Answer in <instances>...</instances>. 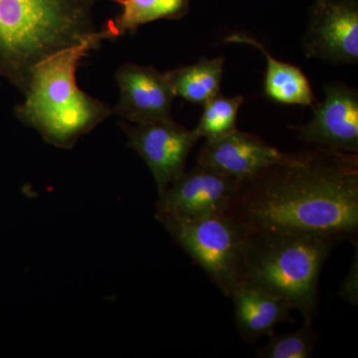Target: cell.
<instances>
[{
	"label": "cell",
	"mask_w": 358,
	"mask_h": 358,
	"mask_svg": "<svg viewBox=\"0 0 358 358\" xmlns=\"http://www.w3.org/2000/svg\"><path fill=\"white\" fill-rule=\"evenodd\" d=\"M107 39L109 35L103 28L82 43L45 59L32 70L23 92L24 102L16 108V115L49 145L74 148L80 138L113 115L109 106L82 91L76 79L82 59Z\"/></svg>",
	"instance_id": "7a4b0ae2"
},
{
	"label": "cell",
	"mask_w": 358,
	"mask_h": 358,
	"mask_svg": "<svg viewBox=\"0 0 358 358\" xmlns=\"http://www.w3.org/2000/svg\"><path fill=\"white\" fill-rule=\"evenodd\" d=\"M282 152L254 134L236 131L205 141L197 164L245 182L281 159Z\"/></svg>",
	"instance_id": "8fae6325"
},
{
	"label": "cell",
	"mask_w": 358,
	"mask_h": 358,
	"mask_svg": "<svg viewBox=\"0 0 358 358\" xmlns=\"http://www.w3.org/2000/svg\"><path fill=\"white\" fill-rule=\"evenodd\" d=\"M308 58L334 64L358 60L357 0H315L303 38Z\"/></svg>",
	"instance_id": "ba28073f"
},
{
	"label": "cell",
	"mask_w": 358,
	"mask_h": 358,
	"mask_svg": "<svg viewBox=\"0 0 358 358\" xmlns=\"http://www.w3.org/2000/svg\"><path fill=\"white\" fill-rule=\"evenodd\" d=\"M119 102L112 114L134 124L164 121L171 117L174 96L166 73L154 67L124 64L115 72Z\"/></svg>",
	"instance_id": "30bf717a"
},
{
	"label": "cell",
	"mask_w": 358,
	"mask_h": 358,
	"mask_svg": "<svg viewBox=\"0 0 358 358\" xmlns=\"http://www.w3.org/2000/svg\"><path fill=\"white\" fill-rule=\"evenodd\" d=\"M326 98L308 124L296 127L299 138L315 147L358 152V94L343 83L324 86Z\"/></svg>",
	"instance_id": "9c48e42d"
},
{
	"label": "cell",
	"mask_w": 358,
	"mask_h": 358,
	"mask_svg": "<svg viewBox=\"0 0 358 358\" xmlns=\"http://www.w3.org/2000/svg\"><path fill=\"white\" fill-rule=\"evenodd\" d=\"M244 100L243 96H225L218 94L205 103L203 113L194 129L199 138L215 140L236 131L238 112Z\"/></svg>",
	"instance_id": "2e32d148"
},
{
	"label": "cell",
	"mask_w": 358,
	"mask_h": 358,
	"mask_svg": "<svg viewBox=\"0 0 358 358\" xmlns=\"http://www.w3.org/2000/svg\"><path fill=\"white\" fill-rule=\"evenodd\" d=\"M122 127L129 147L145 160L154 176L159 195L185 173L186 159L199 140L194 129L183 128L173 119Z\"/></svg>",
	"instance_id": "8992f818"
},
{
	"label": "cell",
	"mask_w": 358,
	"mask_h": 358,
	"mask_svg": "<svg viewBox=\"0 0 358 358\" xmlns=\"http://www.w3.org/2000/svg\"><path fill=\"white\" fill-rule=\"evenodd\" d=\"M91 7L79 0H0V74L24 92L39 63L98 31Z\"/></svg>",
	"instance_id": "3957f363"
},
{
	"label": "cell",
	"mask_w": 358,
	"mask_h": 358,
	"mask_svg": "<svg viewBox=\"0 0 358 358\" xmlns=\"http://www.w3.org/2000/svg\"><path fill=\"white\" fill-rule=\"evenodd\" d=\"M122 6L117 17L103 29L109 39L136 32L141 25L160 20H180L188 13L190 0H114Z\"/></svg>",
	"instance_id": "9a60e30c"
},
{
	"label": "cell",
	"mask_w": 358,
	"mask_h": 358,
	"mask_svg": "<svg viewBox=\"0 0 358 358\" xmlns=\"http://www.w3.org/2000/svg\"><path fill=\"white\" fill-rule=\"evenodd\" d=\"M240 183L197 164L159 195L155 218L194 219L226 213Z\"/></svg>",
	"instance_id": "52a82bcc"
},
{
	"label": "cell",
	"mask_w": 358,
	"mask_h": 358,
	"mask_svg": "<svg viewBox=\"0 0 358 358\" xmlns=\"http://www.w3.org/2000/svg\"><path fill=\"white\" fill-rule=\"evenodd\" d=\"M223 68V57H202L196 64L182 66L166 74L174 96L204 105L220 94Z\"/></svg>",
	"instance_id": "5bb4252c"
},
{
	"label": "cell",
	"mask_w": 358,
	"mask_h": 358,
	"mask_svg": "<svg viewBox=\"0 0 358 358\" xmlns=\"http://www.w3.org/2000/svg\"><path fill=\"white\" fill-rule=\"evenodd\" d=\"M338 296L353 307L358 305V249H355L352 266L339 287Z\"/></svg>",
	"instance_id": "ac0fdd59"
},
{
	"label": "cell",
	"mask_w": 358,
	"mask_h": 358,
	"mask_svg": "<svg viewBox=\"0 0 358 358\" xmlns=\"http://www.w3.org/2000/svg\"><path fill=\"white\" fill-rule=\"evenodd\" d=\"M79 1L88 2V3H93L96 0H79Z\"/></svg>",
	"instance_id": "d6986e66"
},
{
	"label": "cell",
	"mask_w": 358,
	"mask_h": 358,
	"mask_svg": "<svg viewBox=\"0 0 358 358\" xmlns=\"http://www.w3.org/2000/svg\"><path fill=\"white\" fill-rule=\"evenodd\" d=\"M157 219L219 291L230 298L242 282L246 241L243 227L226 213Z\"/></svg>",
	"instance_id": "5b68a950"
},
{
	"label": "cell",
	"mask_w": 358,
	"mask_h": 358,
	"mask_svg": "<svg viewBox=\"0 0 358 358\" xmlns=\"http://www.w3.org/2000/svg\"><path fill=\"white\" fill-rule=\"evenodd\" d=\"M234 303V319L242 338L256 343L263 336H271L275 327L289 317V303L253 285L241 282L230 296Z\"/></svg>",
	"instance_id": "7c38bea8"
},
{
	"label": "cell",
	"mask_w": 358,
	"mask_h": 358,
	"mask_svg": "<svg viewBox=\"0 0 358 358\" xmlns=\"http://www.w3.org/2000/svg\"><path fill=\"white\" fill-rule=\"evenodd\" d=\"M339 238L307 233L246 232L242 282L274 294L313 320L324 262Z\"/></svg>",
	"instance_id": "277c9868"
},
{
	"label": "cell",
	"mask_w": 358,
	"mask_h": 358,
	"mask_svg": "<svg viewBox=\"0 0 358 358\" xmlns=\"http://www.w3.org/2000/svg\"><path fill=\"white\" fill-rule=\"evenodd\" d=\"M313 320H306L303 327L294 333L275 334L263 348L257 350L260 358H308L312 357L317 336L313 329Z\"/></svg>",
	"instance_id": "e0dca14e"
},
{
	"label": "cell",
	"mask_w": 358,
	"mask_h": 358,
	"mask_svg": "<svg viewBox=\"0 0 358 358\" xmlns=\"http://www.w3.org/2000/svg\"><path fill=\"white\" fill-rule=\"evenodd\" d=\"M226 214L246 232L350 239L358 230V155L315 147L284 154L240 183Z\"/></svg>",
	"instance_id": "6da1fadb"
},
{
	"label": "cell",
	"mask_w": 358,
	"mask_h": 358,
	"mask_svg": "<svg viewBox=\"0 0 358 358\" xmlns=\"http://www.w3.org/2000/svg\"><path fill=\"white\" fill-rule=\"evenodd\" d=\"M228 43L251 45L262 52L267 61L264 93L270 100L285 105L313 107L315 95L305 73L296 66L272 57L260 42L244 33H234L226 38Z\"/></svg>",
	"instance_id": "4fadbf2b"
}]
</instances>
